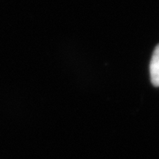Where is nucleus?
<instances>
[{"mask_svg":"<svg viewBox=\"0 0 159 159\" xmlns=\"http://www.w3.org/2000/svg\"><path fill=\"white\" fill-rule=\"evenodd\" d=\"M149 71L152 84L155 87H159V44L155 48L150 61Z\"/></svg>","mask_w":159,"mask_h":159,"instance_id":"nucleus-1","label":"nucleus"}]
</instances>
